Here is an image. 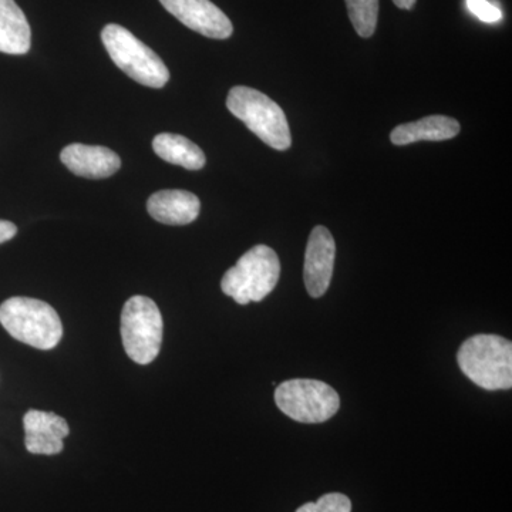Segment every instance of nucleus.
<instances>
[{
  "instance_id": "obj_1",
  "label": "nucleus",
  "mask_w": 512,
  "mask_h": 512,
  "mask_svg": "<svg viewBox=\"0 0 512 512\" xmlns=\"http://www.w3.org/2000/svg\"><path fill=\"white\" fill-rule=\"evenodd\" d=\"M461 372L488 392L512 386V343L498 335H476L457 353Z\"/></svg>"
},
{
  "instance_id": "obj_2",
  "label": "nucleus",
  "mask_w": 512,
  "mask_h": 512,
  "mask_svg": "<svg viewBox=\"0 0 512 512\" xmlns=\"http://www.w3.org/2000/svg\"><path fill=\"white\" fill-rule=\"evenodd\" d=\"M0 323L12 338L39 350L55 349L63 336L60 316L39 299L15 296L3 302Z\"/></svg>"
},
{
  "instance_id": "obj_3",
  "label": "nucleus",
  "mask_w": 512,
  "mask_h": 512,
  "mask_svg": "<svg viewBox=\"0 0 512 512\" xmlns=\"http://www.w3.org/2000/svg\"><path fill=\"white\" fill-rule=\"evenodd\" d=\"M228 110L269 147L285 151L292 146L291 130L284 110L266 94L237 86L229 90Z\"/></svg>"
},
{
  "instance_id": "obj_4",
  "label": "nucleus",
  "mask_w": 512,
  "mask_h": 512,
  "mask_svg": "<svg viewBox=\"0 0 512 512\" xmlns=\"http://www.w3.org/2000/svg\"><path fill=\"white\" fill-rule=\"evenodd\" d=\"M281 262L274 249L256 245L228 269L221 281L222 292L239 305L264 301L279 282Z\"/></svg>"
},
{
  "instance_id": "obj_5",
  "label": "nucleus",
  "mask_w": 512,
  "mask_h": 512,
  "mask_svg": "<svg viewBox=\"0 0 512 512\" xmlns=\"http://www.w3.org/2000/svg\"><path fill=\"white\" fill-rule=\"evenodd\" d=\"M101 40L116 66L137 83L161 89L170 80V72L160 56L130 30L111 23L101 32Z\"/></svg>"
},
{
  "instance_id": "obj_6",
  "label": "nucleus",
  "mask_w": 512,
  "mask_h": 512,
  "mask_svg": "<svg viewBox=\"0 0 512 512\" xmlns=\"http://www.w3.org/2000/svg\"><path fill=\"white\" fill-rule=\"evenodd\" d=\"M164 322L160 309L147 296L128 299L121 312V339L127 356L138 365H150L163 345Z\"/></svg>"
},
{
  "instance_id": "obj_7",
  "label": "nucleus",
  "mask_w": 512,
  "mask_h": 512,
  "mask_svg": "<svg viewBox=\"0 0 512 512\" xmlns=\"http://www.w3.org/2000/svg\"><path fill=\"white\" fill-rule=\"evenodd\" d=\"M278 409L299 423H325L338 413L339 394L320 380L292 379L275 390Z\"/></svg>"
},
{
  "instance_id": "obj_8",
  "label": "nucleus",
  "mask_w": 512,
  "mask_h": 512,
  "mask_svg": "<svg viewBox=\"0 0 512 512\" xmlns=\"http://www.w3.org/2000/svg\"><path fill=\"white\" fill-rule=\"evenodd\" d=\"M336 244L328 228L315 227L308 239L303 265L306 291L312 298H320L328 292L335 268Z\"/></svg>"
},
{
  "instance_id": "obj_9",
  "label": "nucleus",
  "mask_w": 512,
  "mask_h": 512,
  "mask_svg": "<svg viewBox=\"0 0 512 512\" xmlns=\"http://www.w3.org/2000/svg\"><path fill=\"white\" fill-rule=\"evenodd\" d=\"M171 15L194 32L210 39H228L234 32L231 20L211 0H160Z\"/></svg>"
},
{
  "instance_id": "obj_10",
  "label": "nucleus",
  "mask_w": 512,
  "mask_h": 512,
  "mask_svg": "<svg viewBox=\"0 0 512 512\" xmlns=\"http://www.w3.org/2000/svg\"><path fill=\"white\" fill-rule=\"evenodd\" d=\"M60 161L73 174L90 180L109 178L121 167L120 157L110 148L79 143L64 147Z\"/></svg>"
},
{
  "instance_id": "obj_11",
  "label": "nucleus",
  "mask_w": 512,
  "mask_h": 512,
  "mask_svg": "<svg viewBox=\"0 0 512 512\" xmlns=\"http://www.w3.org/2000/svg\"><path fill=\"white\" fill-rule=\"evenodd\" d=\"M200 210V198L190 191H158L147 201L148 214L165 225L191 224L197 220Z\"/></svg>"
},
{
  "instance_id": "obj_12",
  "label": "nucleus",
  "mask_w": 512,
  "mask_h": 512,
  "mask_svg": "<svg viewBox=\"0 0 512 512\" xmlns=\"http://www.w3.org/2000/svg\"><path fill=\"white\" fill-rule=\"evenodd\" d=\"M32 43L25 13L15 0H0V52L6 55H26Z\"/></svg>"
},
{
  "instance_id": "obj_13",
  "label": "nucleus",
  "mask_w": 512,
  "mask_h": 512,
  "mask_svg": "<svg viewBox=\"0 0 512 512\" xmlns=\"http://www.w3.org/2000/svg\"><path fill=\"white\" fill-rule=\"evenodd\" d=\"M460 130L456 119L429 116L414 123L400 124L390 134V140L396 146H407L417 141H444L456 137Z\"/></svg>"
},
{
  "instance_id": "obj_14",
  "label": "nucleus",
  "mask_w": 512,
  "mask_h": 512,
  "mask_svg": "<svg viewBox=\"0 0 512 512\" xmlns=\"http://www.w3.org/2000/svg\"><path fill=\"white\" fill-rule=\"evenodd\" d=\"M153 150L167 163L180 165L185 170H201L207 163L204 151L188 138L178 134H158L153 140Z\"/></svg>"
},
{
  "instance_id": "obj_15",
  "label": "nucleus",
  "mask_w": 512,
  "mask_h": 512,
  "mask_svg": "<svg viewBox=\"0 0 512 512\" xmlns=\"http://www.w3.org/2000/svg\"><path fill=\"white\" fill-rule=\"evenodd\" d=\"M26 437H52V439H64L69 436L70 427L63 417L55 413L29 410L23 417Z\"/></svg>"
},
{
  "instance_id": "obj_16",
  "label": "nucleus",
  "mask_w": 512,
  "mask_h": 512,
  "mask_svg": "<svg viewBox=\"0 0 512 512\" xmlns=\"http://www.w3.org/2000/svg\"><path fill=\"white\" fill-rule=\"evenodd\" d=\"M349 18L357 35L372 37L379 19V0H346Z\"/></svg>"
},
{
  "instance_id": "obj_17",
  "label": "nucleus",
  "mask_w": 512,
  "mask_h": 512,
  "mask_svg": "<svg viewBox=\"0 0 512 512\" xmlns=\"http://www.w3.org/2000/svg\"><path fill=\"white\" fill-rule=\"evenodd\" d=\"M296 512H352V503L345 494L330 493L320 497L316 503H308Z\"/></svg>"
},
{
  "instance_id": "obj_18",
  "label": "nucleus",
  "mask_w": 512,
  "mask_h": 512,
  "mask_svg": "<svg viewBox=\"0 0 512 512\" xmlns=\"http://www.w3.org/2000/svg\"><path fill=\"white\" fill-rule=\"evenodd\" d=\"M467 6L470 12L483 22L495 23L503 18L501 10L488 0H467Z\"/></svg>"
},
{
  "instance_id": "obj_19",
  "label": "nucleus",
  "mask_w": 512,
  "mask_h": 512,
  "mask_svg": "<svg viewBox=\"0 0 512 512\" xmlns=\"http://www.w3.org/2000/svg\"><path fill=\"white\" fill-rule=\"evenodd\" d=\"M18 234V227L13 222L0 220V244L8 242Z\"/></svg>"
},
{
  "instance_id": "obj_20",
  "label": "nucleus",
  "mask_w": 512,
  "mask_h": 512,
  "mask_svg": "<svg viewBox=\"0 0 512 512\" xmlns=\"http://www.w3.org/2000/svg\"><path fill=\"white\" fill-rule=\"evenodd\" d=\"M393 2L399 9L410 10L416 5L417 0H393Z\"/></svg>"
}]
</instances>
